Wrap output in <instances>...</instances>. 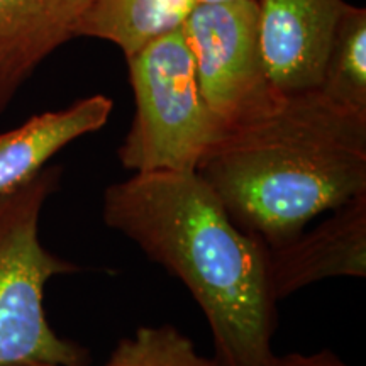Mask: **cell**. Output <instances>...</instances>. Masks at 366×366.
Instances as JSON below:
<instances>
[{
    "instance_id": "obj_1",
    "label": "cell",
    "mask_w": 366,
    "mask_h": 366,
    "mask_svg": "<svg viewBox=\"0 0 366 366\" xmlns=\"http://www.w3.org/2000/svg\"><path fill=\"white\" fill-rule=\"evenodd\" d=\"M102 219L187 287L207 320L216 366L273 358L268 246L232 221L199 173H132L104 190Z\"/></svg>"
},
{
    "instance_id": "obj_2",
    "label": "cell",
    "mask_w": 366,
    "mask_h": 366,
    "mask_svg": "<svg viewBox=\"0 0 366 366\" xmlns=\"http://www.w3.org/2000/svg\"><path fill=\"white\" fill-rule=\"evenodd\" d=\"M195 172L242 231L273 248L366 192V112L319 90L283 95L224 129Z\"/></svg>"
},
{
    "instance_id": "obj_3",
    "label": "cell",
    "mask_w": 366,
    "mask_h": 366,
    "mask_svg": "<svg viewBox=\"0 0 366 366\" xmlns=\"http://www.w3.org/2000/svg\"><path fill=\"white\" fill-rule=\"evenodd\" d=\"M61 173V167L48 164L33 180L0 195V366L90 363L89 351L59 336L44 309L48 282L80 272L39 237L41 214L59 189Z\"/></svg>"
},
{
    "instance_id": "obj_4",
    "label": "cell",
    "mask_w": 366,
    "mask_h": 366,
    "mask_svg": "<svg viewBox=\"0 0 366 366\" xmlns=\"http://www.w3.org/2000/svg\"><path fill=\"white\" fill-rule=\"evenodd\" d=\"M134 117L117 149L132 173L195 172L222 132L210 112L182 27L126 58Z\"/></svg>"
},
{
    "instance_id": "obj_5",
    "label": "cell",
    "mask_w": 366,
    "mask_h": 366,
    "mask_svg": "<svg viewBox=\"0 0 366 366\" xmlns=\"http://www.w3.org/2000/svg\"><path fill=\"white\" fill-rule=\"evenodd\" d=\"M182 31L200 90L222 131L280 102L283 95L269 81L259 43L258 0L195 4Z\"/></svg>"
},
{
    "instance_id": "obj_6",
    "label": "cell",
    "mask_w": 366,
    "mask_h": 366,
    "mask_svg": "<svg viewBox=\"0 0 366 366\" xmlns=\"http://www.w3.org/2000/svg\"><path fill=\"white\" fill-rule=\"evenodd\" d=\"M346 0H258L259 43L282 95L317 90Z\"/></svg>"
},
{
    "instance_id": "obj_7",
    "label": "cell",
    "mask_w": 366,
    "mask_h": 366,
    "mask_svg": "<svg viewBox=\"0 0 366 366\" xmlns=\"http://www.w3.org/2000/svg\"><path fill=\"white\" fill-rule=\"evenodd\" d=\"M282 244L268 248L274 302L329 278L366 277V192Z\"/></svg>"
},
{
    "instance_id": "obj_8",
    "label": "cell",
    "mask_w": 366,
    "mask_h": 366,
    "mask_svg": "<svg viewBox=\"0 0 366 366\" xmlns=\"http://www.w3.org/2000/svg\"><path fill=\"white\" fill-rule=\"evenodd\" d=\"M90 0H0V114L41 63L79 38Z\"/></svg>"
},
{
    "instance_id": "obj_9",
    "label": "cell",
    "mask_w": 366,
    "mask_h": 366,
    "mask_svg": "<svg viewBox=\"0 0 366 366\" xmlns=\"http://www.w3.org/2000/svg\"><path fill=\"white\" fill-rule=\"evenodd\" d=\"M112 111L111 97L94 94L59 111L33 116L16 129L0 132V195L33 180L54 154L73 141L105 127Z\"/></svg>"
},
{
    "instance_id": "obj_10",
    "label": "cell",
    "mask_w": 366,
    "mask_h": 366,
    "mask_svg": "<svg viewBox=\"0 0 366 366\" xmlns=\"http://www.w3.org/2000/svg\"><path fill=\"white\" fill-rule=\"evenodd\" d=\"M197 0H90L79 38L107 41L131 56L151 39L182 27Z\"/></svg>"
},
{
    "instance_id": "obj_11",
    "label": "cell",
    "mask_w": 366,
    "mask_h": 366,
    "mask_svg": "<svg viewBox=\"0 0 366 366\" xmlns=\"http://www.w3.org/2000/svg\"><path fill=\"white\" fill-rule=\"evenodd\" d=\"M341 107L366 112V9L350 4L329 48L317 89Z\"/></svg>"
},
{
    "instance_id": "obj_12",
    "label": "cell",
    "mask_w": 366,
    "mask_h": 366,
    "mask_svg": "<svg viewBox=\"0 0 366 366\" xmlns=\"http://www.w3.org/2000/svg\"><path fill=\"white\" fill-rule=\"evenodd\" d=\"M17 366H59L24 363ZM105 366H216V361L197 351L194 341L173 324L141 326L134 336L114 347Z\"/></svg>"
},
{
    "instance_id": "obj_13",
    "label": "cell",
    "mask_w": 366,
    "mask_h": 366,
    "mask_svg": "<svg viewBox=\"0 0 366 366\" xmlns=\"http://www.w3.org/2000/svg\"><path fill=\"white\" fill-rule=\"evenodd\" d=\"M264 366H353L331 350H320L315 353H287L274 355Z\"/></svg>"
},
{
    "instance_id": "obj_14",
    "label": "cell",
    "mask_w": 366,
    "mask_h": 366,
    "mask_svg": "<svg viewBox=\"0 0 366 366\" xmlns=\"http://www.w3.org/2000/svg\"><path fill=\"white\" fill-rule=\"evenodd\" d=\"M212 2H231V0H197V4H212Z\"/></svg>"
}]
</instances>
